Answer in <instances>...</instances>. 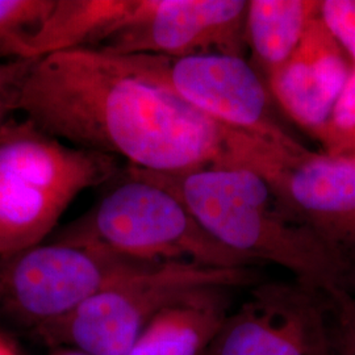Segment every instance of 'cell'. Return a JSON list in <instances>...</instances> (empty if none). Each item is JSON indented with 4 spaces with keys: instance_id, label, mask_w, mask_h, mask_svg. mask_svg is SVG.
I'll return each mask as SVG.
<instances>
[{
    "instance_id": "10",
    "label": "cell",
    "mask_w": 355,
    "mask_h": 355,
    "mask_svg": "<svg viewBox=\"0 0 355 355\" xmlns=\"http://www.w3.org/2000/svg\"><path fill=\"white\" fill-rule=\"evenodd\" d=\"M166 78L184 102L217 124L282 152L309 150L278 121L268 86L243 57L207 53L167 58Z\"/></svg>"
},
{
    "instance_id": "13",
    "label": "cell",
    "mask_w": 355,
    "mask_h": 355,
    "mask_svg": "<svg viewBox=\"0 0 355 355\" xmlns=\"http://www.w3.org/2000/svg\"><path fill=\"white\" fill-rule=\"evenodd\" d=\"M133 4L135 0H55L45 23L26 42V60L98 48Z\"/></svg>"
},
{
    "instance_id": "9",
    "label": "cell",
    "mask_w": 355,
    "mask_h": 355,
    "mask_svg": "<svg viewBox=\"0 0 355 355\" xmlns=\"http://www.w3.org/2000/svg\"><path fill=\"white\" fill-rule=\"evenodd\" d=\"M246 11L245 0H135L95 49L173 60L207 53L243 57Z\"/></svg>"
},
{
    "instance_id": "14",
    "label": "cell",
    "mask_w": 355,
    "mask_h": 355,
    "mask_svg": "<svg viewBox=\"0 0 355 355\" xmlns=\"http://www.w3.org/2000/svg\"><path fill=\"white\" fill-rule=\"evenodd\" d=\"M318 0H250L245 19L246 46L268 79L291 58L311 21Z\"/></svg>"
},
{
    "instance_id": "15",
    "label": "cell",
    "mask_w": 355,
    "mask_h": 355,
    "mask_svg": "<svg viewBox=\"0 0 355 355\" xmlns=\"http://www.w3.org/2000/svg\"><path fill=\"white\" fill-rule=\"evenodd\" d=\"M55 0H0V62L26 60V46L45 23Z\"/></svg>"
},
{
    "instance_id": "20",
    "label": "cell",
    "mask_w": 355,
    "mask_h": 355,
    "mask_svg": "<svg viewBox=\"0 0 355 355\" xmlns=\"http://www.w3.org/2000/svg\"><path fill=\"white\" fill-rule=\"evenodd\" d=\"M0 355H20L16 346L0 334Z\"/></svg>"
},
{
    "instance_id": "17",
    "label": "cell",
    "mask_w": 355,
    "mask_h": 355,
    "mask_svg": "<svg viewBox=\"0 0 355 355\" xmlns=\"http://www.w3.org/2000/svg\"><path fill=\"white\" fill-rule=\"evenodd\" d=\"M343 355H355V258H352L337 286L325 292Z\"/></svg>"
},
{
    "instance_id": "2",
    "label": "cell",
    "mask_w": 355,
    "mask_h": 355,
    "mask_svg": "<svg viewBox=\"0 0 355 355\" xmlns=\"http://www.w3.org/2000/svg\"><path fill=\"white\" fill-rule=\"evenodd\" d=\"M128 173L171 192L216 241L255 262L290 271L293 279L328 292L350 258L304 224L253 170L215 165L175 174L128 166Z\"/></svg>"
},
{
    "instance_id": "12",
    "label": "cell",
    "mask_w": 355,
    "mask_h": 355,
    "mask_svg": "<svg viewBox=\"0 0 355 355\" xmlns=\"http://www.w3.org/2000/svg\"><path fill=\"white\" fill-rule=\"evenodd\" d=\"M228 287H207L159 312L127 355H204L228 318Z\"/></svg>"
},
{
    "instance_id": "7",
    "label": "cell",
    "mask_w": 355,
    "mask_h": 355,
    "mask_svg": "<svg viewBox=\"0 0 355 355\" xmlns=\"http://www.w3.org/2000/svg\"><path fill=\"white\" fill-rule=\"evenodd\" d=\"M229 166H241L263 178L321 240L355 258V159L325 153L290 154L233 132Z\"/></svg>"
},
{
    "instance_id": "19",
    "label": "cell",
    "mask_w": 355,
    "mask_h": 355,
    "mask_svg": "<svg viewBox=\"0 0 355 355\" xmlns=\"http://www.w3.org/2000/svg\"><path fill=\"white\" fill-rule=\"evenodd\" d=\"M320 16L355 66V0H322Z\"/></svg>"
},
{
    "instance_id": "18",
    "label": "cell",
    "mask_w": 355,
    "mask_h": 355,
    "mask_svg": "<svg viewBox=\"0 0 355 355\" xmlns=\"http://www.w3.org/2000/svg\"><path fill=\"white\" fill-rule=\"evenodd\" d=\"M37 60L0 62V129L19 111L24 83Z\"/></svg>"
},
{
    "instance_id": "5",
    "label": "cell",
    "mask_w": 355,
    "mask_h": 355,
    "mask_svg": "<svg viewBox=\"0 0 355 355\" xmlns=\"http://www.w3.org/2000/svg\"><path fill=\"white\" fill-rule=\"evenodd\" d=\"M254 282L253 267L150 263L114 282L36 336L54 347H73L86 354L127 355L141 331L166 308L202 288L236 290Z\"/></svg>"
},
{
    "instance_id": "4",
    "label": "cell",
    "mask_w": 355,
    "mask_h": 355,
    "mask_svg": "<svg viewBox=\"0 0 355 355\" xmlns=\"http://www.w3.org/2000/svg\"><path fill=\"white\" fill-rule=\"evenodd\" d=\"M54 241L95 245L146 263L186 262L214 268L258 263L216 241L171 192L127 170L125 177L66 225Z\"/></svg>"
},
{
    "instance_id": "16",
    "label": "cell",
    "mask_w": 355,
    "mask_h": 355,
    "mask_svg": "<svg viewBox=\"0 0 355 355\" xmlns=\"http://www.w3.org/2000/svg\"><path fill=\"white\" fill-rule=\"evenodd\" d=\"M318 142L328 155L355 159V67Z\"/></svg>"
},
{
    "instance_id": "8",
    "label": "cell",
    "mask_w": 355,
    "mask_h": 355,
    "mask_svg": "<svg viewBox=\"0 0 355 355\" xmlns=\"http://www.w3.org/2000/svg\"><path fill=\"white\" fill-rule=\"evenodd\" d=\"M204 355H343L328 295L297 280L259 284Z\"/></svg>"
},
{
    "instance_id": "3",
    "label": "cell",
    "mask_w": 355,
    "mask_h": 355,
    "mask_svg": "<svg viewBox=\"0 0 355 355\" xmlns=\"http://www.w3.org/2000/svg\"><path fill=\"white\" fill-rule=\"evenodd\" d=\"M120 174L117 157L69 145L23 117L0 129V255L42 243L83 192Z\"/></svg>"
},
{
    "instance_id": "21",
    "label": "cell",
    "mask_w": 355,
    "mask_h": 355,
    "mask_svg": "<svg viewBox=\"0 0 355 355\" xmlns=\"http://www.w3.org/2000/svg\"><path fill=\"white\" fill-rule=\"evenodd\" d=\"M51 355H89L80 352V350H76L73 347H66V346H60V347H55V350L51 353Z\"/></svg>"
},
{
    "instance_id": "6",
    "label": "cell",
    "mask_w": 355,
    "mask_h": 355,
    "mask_svg": "<svg viewBox=\"0 0 355 355\" xmlns=\"http://www.w3.org/2000/svg\"><path fill=\"white\" fill-rule=\"evenodd\" d=\"M146 265L95 245L54 240L0 255V318L36 334Z\"/></svg>"
},
{
    "instance_id": "1",
    "label": "cell",
    "mask_w": 355,
    "mask_h": 355,
    "mask_svg": "<svg viewBox=\"0 0 355 355\" xmlns=\"http://www.w3.org/2000/svg\"><path fill=\"white\" fill-rule=\"evenodd\" d=\"M167 57L82 48L38 58L19 112L80 149L175 174L224 165L230 129L184 102L167 82Z\"/></svg>"
},
{
    "instance_id": "11",
    "label": "cell",
    "mask_w": 355,
    "mask_h": 355,
    "mask_svg": "<svg viewBox=\"0 0 355 355\" xmlns=\"http://www.w3.org/2000/svg\"><path fill=\"white\" fill-rule=\"evenodd\" d=\"M354 67L318 15L267 86L284 114L318 141Z\"/></svg>"
}]
</instances>
